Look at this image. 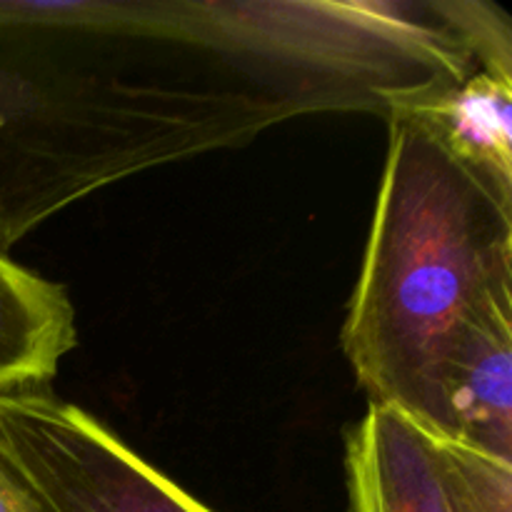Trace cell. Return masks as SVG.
<instances>
[{
  "instance_id": "obj_1",
  "label": "cell",
  "mask_w": 512,
  "mask_h": 512,
  "mask_svg": "<svg viewBox=\"0 0 512 512\" xmlns=\"http://www.w3.org/2000/svg\"><path fill=\"white\" fill-rule=\"evenodd\" d=\"M430 3L0 0V255L65 205L325 110L453 75Z\"/></svg>"
},
{
  "instance_id": "obj_2",
  "label": "cell",
  "mask_w": 512,
  "mask_h": 512,
  "mask_svg": "<svg viewBox=\"0 0 512 512\" xmlns=\"http://www.w3.org/2000/svg\"><path fill=\"white\" fill-rule=\"evenodd\" d=\"M385 120L383 183L343 350L370 405L453 443L450 378L475 340L512 323V193L418 115Z\"/></svg>"
},
{
  "instance_id": "obj_3",
  "label": "cell",
  "mask_w": 512,
  "mask_h": 512,
  "mask_svg": "<svg viewBox=\"0 0 512 512\" xmlns=\"http://www.w3.org/2000/svg\"><path fill=\"white\" fill-rule=\"evenodd\" d=\"M0 460L43 512H213L40 385L0 393Z\"/></svg>"
},
{
  "instance_id": "obj_4",
  "label": "cell",
  "mask_w": 512,
  "mask_h": 512,
  "mask_svg": "<svg viewBox=\"0 0 512 512\" xmlns=\"http://www.w3.org/2000/svg\"><path fill=\"white\" fill-rule=\"evenodd\" d=\"M348 512H460L445 445L388 405L345 440Z\"/></svg>"
},
{
  "instance_id": "obj_5",
  "label": "cell",
  "mask_w": 512,
  "mask_h": 512,
  "mask_svg": "<svg viewBox=\"0 0 512 512\" xmlns=\"http://www.w3.org/2000/svg\"><path fill=\"white\" fill-rule=\"evenodd\" d=\"M63 285L0 255V393L38 388L78 343Z\"/></svg>"
},
{
  "instance_id": "obj_6",
  "label": "cell",
  "mask_w": 512,
  "mask_h": 512,
  "mask_svg": "<svg viewBox=\"0 0 512 512\" xmlns=\"http://www.w3.org/2000/svg\"><path fill=\"white\" fill-rule=\"evenodd\" d=\"M403 113L425 120L450 153L512 193V70L475 68Z\"/></svg>"
},
{
  "instance_id": "obj_7",
  "label": "cell",
  "mask_w": 512,
  "mask_h": 512,
  "mask_svg": "<svg viewBox=\"0 0 512 512\" xmlns=\"http://www.w3.org/2000/svg\"><path fill=\"white\" fill-rule=\"evenodd\" d=\"M460 512H512V463L443 443Z\"/></svg>"
},
{
  "instance_id": "obj_8",
  "label": "cell",
  "mask_w": 512,
  "mask_h": 512,
  "mask_svg": "<svg viewBox=\"0 0 512 512\" xmlns=\"http://www.w3.org/2000/svg\"><path fill=\"white\" fill-rule=\"evenodd\" d=\"M0 512H43L3 460H0Z\"/></svg>"
}]
</instances>
